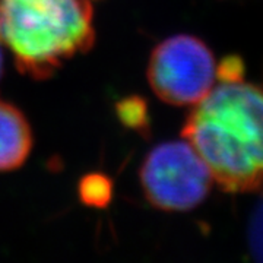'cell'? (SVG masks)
Instances as JSON below:
<instances>
[{"label": "cell", "instance_id": "3", "mask_svg": "<svg viewBox=\"0 0 263 263\" xmlns=\"http://www.w3.org/2000/svg\"><path fill=\"white\" fill-rule=\"evenodd\" d=\"M214 177L187 141L160 143L146 155L141 167V186L152 206L184 212L200 205Z\"/></svg>", "mask_w": 263, "mask_h": 263}, {"label": "cell", "instance_id": "2", "mask_svg": "<svg viewBox=\"0 0 263 263\" xmlns=\"http://www.w3.org/2000/svg\"><path fill=\"white\" fill-rule=\"evenodd\" d=\"M92 21L89 0H0V44L22 73L47 78L92 47Z\"/></svg>", "mask_w": 263, "mask_h": 263}, {"label": "cell", "instance_id": "8", "mask_svg": "<svg viewBox=\"0 0 263 263\" xmlns=\"http://www.w3.org/2000/svg\"><path fill=\"white\" fill-rule=\"evenodd\" d=\"M120 116H122L123 122L127 123L132 127H141L145 123L146 108L142 101L129 100L126 104L120 105Z\"/></svg>", "mask_w": 263, "mask_h": 263}, {"label": "cell", "instance_id": "1", "mask_svg": "<svg viewBox=\"0 0 263 263\" xmlns=\"http://www.w3.org/2000/svg\"><path fill=\"white\" fill-rule=\"evenodd\" d=\"M183 138L230 193L263 184V91L240 79L218 81L189 114Z\"/></svg>", "mask_w": 263, "mask_h": 263}, {"label": "cell", "instance_id": "9", "mask_svg": "<svg viewBox=\"0 0 263 263\" xmlns=\"http://www.w3.org/2000/svg\"><path fill=\"white\" fill-rule=\"evenodd\" d=\"M3 75V50H2V44H0V78Z\"/></svg>", "mask_w": 263, "mask_h": 263}, {"label": "cell", "instance_id": "4", "mask_svg": "<svg viewBox=\"0 0 263 263\" xmlns=\"http://www.w3.org/2000/svg\"><path fill=\"white\" fill-rule=\"evenodd\" d=\"M218 65L200 38L179 34L161 41L148 63V81L155 95L173 105H195L215 86Z\"/></svg>", "mask_w": 263, "mask_h": 263}, {"label": "cell", "instance_id": "5", "mask_svg": "<svg viewBox=\"0 0 263 263\" xmlns=\"http://www.w3.org/2000/svg\"><path fill=\"white\" fill-rule=\"evenodd\" d=\"M32 130L13 104L0 100V173L24 165L32 149Z\"/></svg>", "mask_w": 263, "mask_h": 263}, {"label": "cell", "instance_id": "7", "mask_svg": "<svg viewBox=\"0 0 263 263\" xmlns=\"http://www.w3.org/2000/svg\"><path fill=\"white\" fill-rule=\"evenodd\" d=\"M247 243L256 260L263 262V192L259 196L247 226Z\"/></svg>", "mask_w": 263, "mask_h": 263}, {"label": "cell", "instance_id": "6", "mask_svg": "<svg viewBox=\"0 0 263 263\" xmlns=\"http://www.w3.org/2000/svg\"><path fill=\"white\" fill-rule=\"evenodd\" d=\"M111 196L110 181L98 174L88 176L81 183V199L86 205L104 206Z\"/></svg>", "mask_w": 263, "mask_h": 263}]
</instances>
